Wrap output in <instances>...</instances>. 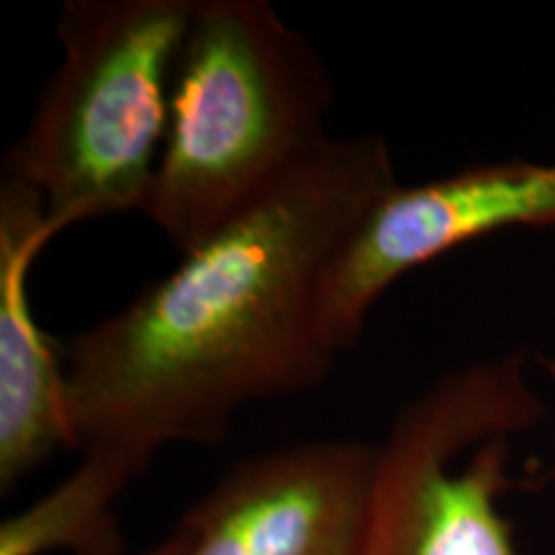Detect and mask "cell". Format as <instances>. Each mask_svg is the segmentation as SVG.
Instances as JSON below:
<instances>
[{
  "label": "cell",
  "mask_w": 555,
  "mask_h": 555,
  "mask_svg": "<svg viewBox=\"0 0 555 555\" xmlns=\"http://www.w3.org/2000/svg\"><path fill=\"white\" fill-rule=\"evenodd\" d=\"M378 134L332 137L275 193L62 343L75 450L139 476L172 442L219 446L255 401L322 384L324 275L397 189Z\"/></svg>",
  "instance_id": "1"
},
{
  "label": "cell",
  "mask_w": 555,
  "mask_h": 555,
  "mask_svg": "<svg viewBox=\"0 0 555 555\" xmlns=\"http://www.w3.org/2000/svg\"><path fill=\"white\" fill-rule=\"evenodd\" d=\"M332 80L266 0H196L144 217L180 255L204 245L330 142Z\"/></svg>",
  "instance_id": "2"
},
{
  "label": "cell",
  "mask_w": 555,
  "mask_h": 555,
  "mask_svg": "<svg viewBox=\"0 0 555 555\" xmlns=\"http://www.w3.org/2000/svg\"><path fill=\"white\" fill-rule=\"evenodd\" d=\"M193 11L196 0L65 5L57 26L62 65L3 159V176L41 193L57 232L144 214Z\"/></svg>",
  "instance_id": "3"
},
{
  "label": "cell",
  "mask_w": 555,
  "mask_h": 555,
  "mask_svg": "<svg viewBox=\"0 0 555 555\" xmlns=\"http://www.w3.org/2000/svg\"><path fill=\"white\" fill-rule=\"evenodd\" d=\"M543 416L525 352L429 384L376 446L360 555H517L499 502L512 486V437Z\"/></svg>",
  "instance_id": "4"
},
{
  "label": "cell",
  "mask_w": 555,
  "mask_h": 555,
  "mask_svg": "<svg viewBox=\"0 0 555 555\" xmlns=\"http://www.w3.org/2000/svg\"><path fill=\"white\" fill-rule=\"evenodd\" d=\"M519 227H555V159H499L399 183L347 234L324 275V343L335 356L356 345L373 304L414 268Z\"/></svg>",
  "instance_id": "5"
},
{
  "label": "cell",
  "mask_w": 555,
  "mask_h": 555,
  "mask_svg": "<svg viewBox=\"0 0 555 555\" xmlns=\"http://www.w3.org/2000/svg\"><path fill=\"white\" fill-rule=\"evenodd\" d=\"M376 446L309 440L234 463L168 535L170 555H360Z\"/></svg>",
  "instance_id": "6"
},
{
  "label": "cell",
  "mask_w": 555,
  "mask_h": 555,
  "mask_svg": "<svg viewBox=\"0 0 555 555\" xmlns=\"http://www.w3.org/2000/svg\"><path fill=\"white\" fill-rule=\"evenodd\" d=\"M41 193L0 178V491L60 450H75L62 345L31 311L34 260L57 237Z\"/></svg>",
  "instance_id": "7"
},
{
  "label": "cell",
  "mask_w": 555,
  "mask_h": 555,
  "mask_svg": "<svg viewBox=\"0 0 555 555\" xmlns=\"http://www.w3.org/2000/svg\"><path fill=\"white\" fill-rule=\"evenodd\" d=\"M131 478L106 457L82 455L73 474L0 525V555H124L116 502Z\"/></svg>",
  "instance_id": "8"
},
{
  "label": "cell",
  "mask_w": 555,
  "mask_h": 555,
  "mask_svg": "<svg viewBox=\"0 0 555 555\" xmlns=\"http://www.w3.org/2000/svg\"><path fill=\"white\" fill-rule=\"evenodd\" d=\"M139 555H170V543H168V538H165L163 543L152 545L150 551H144V553H139Z\"/></svg>",
  "instance_id": "9"
}]
</instances>
